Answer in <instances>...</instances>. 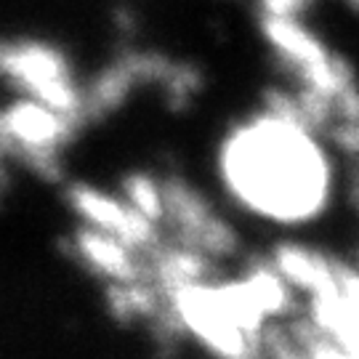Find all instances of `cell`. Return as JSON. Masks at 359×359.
I'll use <instances>...</instances> for the list:
<instances>
[{
    "mask_svg": "<svg viewBox=\"0 0 359 359\" xmlns=\"http://www.w3.org/2000/svg\"><path fill=\"white\" fill-rule=\"evenodd\" d=\"M208 168L231 213L269 237H309L333 216L346 181L322 130L261 102L218 128Z\"/></svg>",
    "mask_w": 359,
    "mask_h": 359,
    "instance_id": "cell-1",
    "label": "cell"
},
{
    "mask_svg": "<svg viewBox=\"0 0 359 359\" xmlns=\"http://www.w3.org/2000/svg\"><path fill=\"white\" fill-rule=\"evenodd\" d=\"M0 93L29 96L86 126V72L59 40L35 32H0Z\"/></svg>",
    "mask_w": 359,
    "mask_h": 359,
    "instance_id": "cell-4",
    "label": "cell"
},
{
    "mask_svg": "<svg viewBox=\"0 0 359 359\" xmlns=\"http://www.w3.org/2000/svg\"><path fill=\"white\" fill-rule=\"evenodd\" d=\"M13 170H16V168L11 165V160L6 157V152L0 149V205L6 203V197H8V192H11Z\"/></svg>",
    "mask_w": 359,
    "mask_h": 359,
    "instance_id": "cell-15",
    "label": "cell"
},
{
    "mask_svg": "<svg viewBox=\"0 0 359 359\" xmlns=\"http://www.w3.org/2000/svg\"><path fill=\"white\" fill-rule=\"evenodd\" d=\"M59 192H62L67 213L72 216L75 224H86L90 229L107 231L117 240L128 243L130 248H136L144 256L165 240L163 226H157L154 221L142 216L117 192V187L69 176L65 187H59Z\"/></svg>",
    "mask_w": 359,
    "mask_h": 359,
    "instance_id": "cell-8",
    "label": "cell"
},
{
    "mask_svg": "<svg viewBox=\"0 0 359 359\" xmlns=\"http://www.w3.org/2000/svg\"><path fill=\"white\" fill-rule=\"evenodd\" d=\"M102 304L107 317L126 327H144L147 333L168 320V301L149 274L133 283L102 285Z\"/></svg>",
    "mask_w": 359,
    "mask_h": 359,
    "instance_id": "cell-10",
    "label": "cell"
},
{
    "mask_svg": "<svg viewBox=\"0 0 359 359\" xmlns=\"http://www.w3.org/2000/svg\"><path fill=\"white\" fill-rule=\"evenodd\" d=\"M170 53L163 46H147L142 40L117 43L102 65L86 72L83 117L88 130L126 112L144 93L154 96Z\"/></svg>",
    "mask_w": 359,
    "mask_h": 359,
    "instance_id": "cell-7",
    "label": "cell"
},
{
    "mask_svg": "<svg viewBox=\"0 0 359 359\" xmlns=\"http://www.w3.org/2000/svg\"><path fill=\"white\" fill-rule=\"evenodd\" d=\"M165 301L184 344H194L210 359H245L264 351L271 325L231 269L176 287Z\"/></svg>",
    "mask_w": 359,
    "mask_h": 359,
    "instance_id": "cell-2",
    "label": "cell"
},
{
    "mask_svg": "<svg viewBox=\"0 0 359 359\" xmlns=\"http://www.w3.org/2000/svg\"><path fill=\"white\" fill-rule=\"evenodd\" d=\"M117 192L128 200L142 216L154 221L157 226H163L165 218V184L163 173L152 168H128L123 170L115 181Z\"/></svg>",
    "mask_w": 359,
    "mask_h": 359,
    "instance_id": "cell-12",
    "label": "cell"
},
{
    "mask_svg": "<svg viewBox=\"0 0 359 359\" xmlns=\"http://www.w3.org/2000/svg\"><path fill=\"white\" fill-rule=\"evenodd\" d=\"M165 218L168 240L187 245L218 269H231L248 256L243 221L231 213L213 187L194 181L184 170H165Z\"/></svg>",
    "mask_w": 359,
    "mask_h": 359,
    "instance_id": "cell-5",
    "label": "cell"
},
{
    "mask_svg": "<svg viewBox=\"0 0 359 359\" xmlns=\"http://www.w3.org/2000/svg\"><path fill=\"white\" fill-rule=\"evenodd\" d=\"M253 16H274V19H309L317 0H250Z\"/></svg>",
    "mask_w": 359,
    "mask_h": 359,
    "instance_id": "cell-13",
    "label": "cell"
},
{
    "mask_svg": "<svg viewBox=\"0 0 359 359\" xmlns=\"http://www.w3.org/2000/svg\"><path fill=\"white\" fill-rule=\"evenodd\" d=\"M65 253L86 277L99 285L133 283L147 277V256L112 234L75 224L65 234Z\"/></svg>",
    "mask_w": 359,
    "mask_h": 359,
    "instance_id": "cell-9",
    "label": "cell"
},
{
    "mask_svg": "<svg viewBox=\"0 0 359 359\" xmlns=\"http://www.w3.org/2000/svg\"><path fill=\"white\" fill-rule=\"evenodd\" d=\"M256 29L264 51L277 69V80L298 90L314 93L333 107L335 99L357 88L354 69L309 19L256 16Z\"/></svg>",
    "mask_w": 359,
    "mask_h": 359,
    "instance_id": "cell-6",
    "label": "cell"
},
{
    "mask_svg": "<svg viewBox=\"0 0 359 359\" xmlns=\"http://www.w3.org/2000/svg\"><path fill=\"white\" fill-rule=\"evenodd\" d=\"M86 130L77 117L29 96H0V149L16 170L40 184L65 187L69 154Z\"/></svg>",
    "mask_w": 359,
    "mask_h": 359,
    "instance_id": "cell-3",
    "label": "cell"
},
{
    "mask_svg": "<svg viewBox=\"0 0 359 359\" xmlns=\"http://www.w3.org/2000/svg\"><path fill=\"white\" fill-rule=\"evenodd\" d=\"M112 27H115L117 43H133L139 40V16H136V8L133 6H115L112 8Z\"/></svg>",
    "mask_w": 359,
    "mask_h": 359,
    "instance_id": "cell-14",
    "label": "cell"
},
{
    "mask_svg": "<svg viewBox=\"0 0 359 359\" xmlns=\"http://www.w3.org/2000/svg\"><path fill=\"white\" fill-rule=\"evenodd\" d=\"M210 88V77H208L205 65H200L192 56L173 53L165 67V75L160 80V88L154 93L157 104L165 109L168 115L181 117L194 112L200 102L205 99Z\"/></svg>",
    "mask_w": 359,
    "mask_h": 359,
    "instance_id": "cell-11",
    "label": "cell"
}]
</instances>
